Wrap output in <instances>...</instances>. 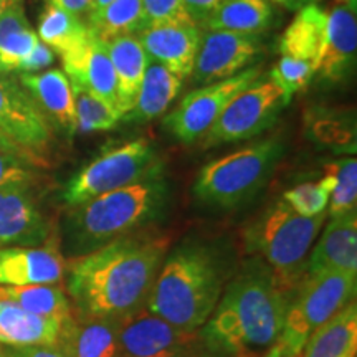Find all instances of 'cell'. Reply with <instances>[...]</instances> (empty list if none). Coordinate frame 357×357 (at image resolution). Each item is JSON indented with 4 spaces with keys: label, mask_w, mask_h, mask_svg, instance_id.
<instances>
[{
    "label": "cell",
    "mask_w": 357,
    "mask_h": 357,
    "mask_svg": "<svg viewBox=\"0 0 357 357\" xmlns=\"http://www.w3.org/2000/svg\"><path fill=\"white\" fill-rule=\"evenodd\" d=\"M167 252L166 235L142 230L77 257L65 270L71 305L79 314L126 318L146 306Z\"/></svg>",
    "instance_id": "cell-1"
},
{
    "label": "cell",
    "mask_w": 357,
    "mask_h": 357,
    "mask_svg": "<svg viewBox=\"0 0 357 357\" xmlns=\"http://www.w3.org/2000/svg\"><path fill=\"white\" fill-rule=\"evenodd\" d=\"M293 291L280 284L258 257L245 261L227 281L215 310L200 333L220 357H257L278 341Z\"/></svg>",
    "instance_id": "cell-2"
},
{
    "label": "cell",
    "mask_w": 357,
    "mask_h": 357,
    "mask_svg": "<svg viewBox=\"0 0 357 357\" xmlns=\"http://www.w3.org/2000/svg\"><path fill=\"white\" fill-rule=\"evenodd\" d=\"M230 276V261L217 245L185 242L167 252L146 307L185 331L207 323Z\"/></svg>",
    "instance_id": "cell-3"
},
{
    "label": "cell",
    "mask_w": 357,
    "mask_h": 357,
    "mask_svg": "<svg viewBox=\"0 0 357 357\" xmlns=\"http://www.w3.org/2000/svg\"><path fill=\"white\" fill-rule=\"evenodd\" d=\"M171 185L166 176L108 192L78 207L68 218V247L84 255L116 238L146 230L166 215Z\"/></svg>",
    "instance_id": "cell-4"
},
{
    "label": "cell",
    "mask_w": 357,
    "mask_h": 357,
    "mask_svg": "<svg viewBox=\"0 0 357 357\" xmlns=\"http://www.w3.org/2000/svg\"><path fill=\"white\" fill-rule=\"evenodd\" d=\"M326 217H303L280 199L247 227L245 245L273 270L281 287L293 291L306 275L307 257Z\"/></svg>",
    "instance_id": "cell-5"
},
{
    "label": "cell",
    "mask_w": 357,
    "mask_h": 357,
    "mask_svg": "<svg viewBox=\"0 0 357 357\" xmlns=\"http://www.w3.org/2000/svg\"><path fill=\"white\" fill-rule=\"evenodd\" d=\"M284 154V142L273 136L212 160L194 182L199 202L217 208H235L260 192Z\"/></svg>",
    "instance_id": "cell-6"
},
{
    "label": "cell",
    "mask_w": 357,
    "mask_h": 357,
    "mask_svg": "<svg viewBox=\"0 0 357 357\" xmlns=\"http://www.w3.org/2000/svg\"><path fill=\"white\" fill-rule=\"evenodd\" d=\"M357 275L342 271L305 275L289 298L284 324L273 346L281 357H300L311 334L354 301Z\"/></svg>",
    "instance_id": "cell-7"
},
{
    "label": "cell",
    "mask_w": 357,
    "mask_h": 357,
    "mask_svg": "<svg viewBox=\"0 0 357 357\" xmlns=\"http://www.w3.org/2000/svg\"><path fill=\"white\" fill-rule=\"evenodd\" d=\"M164 160L146 137L109 147L79 169L65 185L63 202L71 208L108 192L164 176Z\"/></svg>",
    "instance_id": "cell-8"
},
{
    "label": "cell",
    "mask_w": 357,
    "mask_h": 357,
    "mask_svg": "<svg viewBox=\"0 0 357 357\" xmlns=\"http://www.w3.org/2000/svg\"><path fill=\"white\" fill-rule=\"evenodd\" d=\"M288 105L283 91L270 78L260 77L229 102L202 137V146L213 147L252 139L273 126Z\"/></svg>",
    "instance_id": "cell-9"
},
{
    "label": "cell",
    "mask_w": 357,
    "mask_h": 357,
    "mask_svg": "<svg viewBox=\"0 0 357 357\" xmlns=\"http://www.w3.org/2000/svg\"><path fill=\"white\" fill-rule=\"evenodd\" d=\"M260 77V66H248L235 77L195 89L164 118V128L184 144L202 141L229 102Z\"/></svg>",
    "instance_id": "cell-10"
},
{
    "label": "cell",
    "mask_w": 357,
    "mask_h": 357,
    "mask_svg": "<svg viewBox=\"0 0 357 357\" xmlns=\"http://www.w3.org/2000/svg\"><path fill=\"white\" fill-rule=\"evenodd\" d=\"M52 128L22 84L0 73V147L43 166Z\"/></svg>",
    "instance_id": "cell-11"
},
{
    "label": "cell",
    "mask_w": 357,
    "mask_h": 357,
    "mask_svg": "<svg viewBox=\"0 0 357 357\" xmlns=\"http://www.w3.org/2000/svg\"><path fill=\"white\" fill-rule=\"evenodd\" d=\"M123 357H220L200 333L177 328L147 307L121 321Z\"/></svg>",
    "instance_id": "cell-12"
},
{
    "label": "cell",
    "mask_w": 357,
    "mask_h": 357,
    "mask_svg": "<svg viewBox=\"0 0 357 357\" xmlns=\"http://www.w3.org/2000/svg\"><path fill=\"white\" fill-rule=\"evenodd\" d=\"M260 53L258 37L231 32H204L195 56L192 82L211 84L248 68Z\"/></svg>",
    "instance_id": "cell-13"
},
{
    "label": "cell",
    "mask_w": 357,
    "mask_h": 357,
    "mask_svg": "<svg viewBox=\"0 0 357 357\" xmlns=\"http://www.w3.org/2000/svg\"><path fill=\"white\" fill-rule=\"evenodd\" d=\"M50 236V223L30 187L0 189V248L40 247Z\"/></svg>",
    "instance_id": "cell-14"
},
{
    "label": "cell",
    "mask_w": 357,
    "mask_h": 357,
    "mask_svg": "<svg viewBox=\"0 0 357 357\" xmlns=\"http://www.w3.org/2000/svg\"><path fill=\"white\" fill-rule=\"evenodd\" d=\"M137 38L149 60L166 66L178 78L190 77L202 38L199 25L149 24L137 33Z\"/></svg>",
    "instance_id": "cell-15"
},
{
    "label": "cell",
    "mask_w": 357,
    "mask_h": 357,
    "mask_svg": "<svg viewBox=\"0 0 357 357\" xmlns=\"http://www.w3.org/2000/svg\"><path fill=\"white\" fill-rule=\"evenodd\" d=\"M65 270V258L53 247L0 248V287L58 284Z\"/></svg>",
    "instance_id": "cell-16"
},
{
    "label": "cell",
    "mask_w": 357,
    "mask_h": 357,
    "mask_svg": "<svg viewBox=\"0 0 357 357\" xmlns=\"http://www.w3.org/2000/svg\"><path fill=\"white\" fill-rule=\"evenodd\" d=\"M20 84L50 128L58 129L68 137L77 134L73 88L65 71L47 70L42 73H22Z\"/></svg>",
    "instance_id": "cell-17"
},
{
    "label": "cell",
    "mask_w": 357,
    "mask_h": 357,
    "mask_svg": "<svg viewBox=\"0 0 357 357\" xmlns=\"http://www.w3.org/2000/svg\"><path fill=\"white\" fill-rule=\"evenodd\" d=\"M121 321L78 312L61 324L56 344L68 357H123Z\"/></svg>",
    "instance_id": "cell-18"
},
{
    "label": "cell",
    "mask_w": 357,
    "mask_h": 357,
    "mask_svg": "<svg viewBox=\"0 0 357 357\" xmlns=\"http://www.w3.org/2000/svg\"><path fill=\"white\" fill-rule=\"evenodd\" d=\"M357 58V22L354 8L342 6L328 12V33L318 73L326 83L339 84L354 73Z\"/></svg>",
    "instance_id": "cell-19"
},
{
    "label": "cell",
    "mask_w": 357,
    "mask_h": 357,
    "mask_svg": "<svg viewBox=\"0 0 357 357\" xmlns=\"http://www.w3.org/2000/svg\"><path fill=\"white\" fill-rule=\"evenodd\" d=\"M311 252L306 275L324 271L357 275V212L331 218Z\"/></svg>",
    "instance_id": "cell-20"
},
{
    "label": "cell",
    "mask_w": 357,
    "mask_h": 357,
    "mask_svg": "<svg viewBox=\"0 0 357 357\" xmlns=\"http://www.w3.org/2000/svg\"><path fill=\"white\" fill-rule=\"evenodd\" d=\"M63 71L70 82L86 88L93 95L100 96L108 105L118 109L116 105V77L111 63L108 43L98 40L95 35L78 50L61 56Z\"/></svg>",
    "instance_id": "cell-21"
},
{
    "label": "cell",
    "mask_w": 357,
    "mask_h": 357,
    "mask_svg": "<svg viewBox=\"0 0 357 357\" xmlns=\"http://www.w3.org/2000/svg\"><path fill=\"white\" fill-rule=\"evenodd\" d=\"M326 33H328V12L318 3L310 2L300 10L281 35L278 50L281 56L312 63L319 68L323 56Z\"/></svg>",
    "instance_id": "cell-22"
},
{
    "label": "cell",
    "mask_w": 357,
    "mask_h": 357,
    "mask_svg": "<svg viewBox=\"0 0 357 357\" xmlns=\"http://www.w3.org/2000/svg\"><path fill=\"white\" fill-rule=\"evenodd\" d=\"M108 52L116 77V105L121 118H124L136 102L142 78L151 60L137 35H126L111 40Z\"/></svg>",
    "instance_id": "cell-23"
},
{
    "label": "cell",
    "mask_w": 357,
    "mask_h": 357,
    "mask_svg": "<svg viewBox=\"0 0 357 357\" xmlns=\"http://www.w3.org/2000/svg\"><path fill=\"white\" fill-rule=\"evenodd\" d=\"M60 334L61 324L58 321L32 314L0 294V344L2 346L56 344Z\"/></svg>",
    "instance_id": "cell-24"
},
{
    "label": "cell",
    "mask_w": 357,
    "mask_h": 357,
    "mask_svg": "<svg viewBox=\"0 0 357 357\" xmlns=\"http://www.w3.org/2000/svg\"><path fill=\"white\" fill-rule=\"evenodd\" d=\"M182 84L184 79L174 75L166 66L149 61L136 102L123 121L142 124L160 118L176 101L178 93L182 91Z\"/></svg>",
    "instance_id": "cell-25"
},
{
    "label": "cell",
    "mask_w": 357,
    "mask_h": 357,
    "mask_svg": "<svg viewBox=\"0 0 357 357\" xmlns=\"http://www.w3.org/2000/svg\"><path fill=\"white\" fill-rule=\"evenodd\" d=\"M357 306L354 301L337 311L328 323L316 329L303 347L300 357H356Z\"/></svg>",
    "instance_id": "cell-26"
},
{
    "label": "cell",
    "mask_w": 357,
    "mask_h": 357,
    "mask_svg": "<svg viewBox=\"0 0 357 357\" xmlns=\"http://www.w3.org/2000/svg\"><path fill=\"white\" fill-rule=\"evenodd\" d=\"M40 38L26 19L24 0H12L0 15V73L19 71Z\"/></svg>",
    "instance_id": "cell-27"
},
{
    "label": "cell",
    "mask_w": 357,
    "mask_h": 357,
    "mask_svg": "<svg viewBox=\"0 0 357 357\" xmlns=\"http://www.w3.org/2000/svg\"><path fill=\"white\" fill-rule=\"evenodd\" d=\"M273 24V8L268 0H225L204 22L205 32H231L240 35L265 33Z\"/></svg>",
    "instance_id": "cell-28"
},
{
    "label": "cell",
    "mask_w": 357,
    "mask_h": 357,
    "mask_svg": "<svg viewBox=\"0 0 357 357\" xmlns=\"http://www.w3.org/2000/svg\"><path fill=\"white\" fill-rule=\"evenodd\" d=\"M37 35L40 42L63 56L83 47L91 37V32L83 17L47 3L40 15Z\"/></svg>",
    "instance_id": "cell-29"
},
{
    "label": "cell",
    "mask_w": 357,
    "mask_h": 357,
    "mask_svg": "<svg viewBox=\"0 0 357 357\" xmlns=\"http://www.w3.org/2000/svg\"><path fill=\"white\" fill-rule=\"evenodd\" d=\"M0 294L17 303L25 311L65 324L71 316V301L56 284H29V287H0Z\"/></svg>",
    "instance_id": "cell-30"
},
{
    "label": "cell",
    "mask_w": 357,
    "mask_h": 357,
    "mask_svg": "<svg viewBox=\"0 0 357 357\" xmlns=\"http://www.w3.org/2000/svg\"><path fill=\"white\" fill-rule=\"evenodd\" d=\"M89 32L101 42L137 35L146 26L142 0H113L96 15L86 19Z\"/></svg>",
    "instance_id": "cell-31"
},
{
    "label": "cell",
    "mask_w": 357,
    "mask_h": 357,
    "mask_svg": "<svg viewBox=\"0 0 357 357\" xmlns=\"http://www.w3.org/2000/svg\"><path fill=\"white\" fill-rule=\"evenodd\" d=\"M77 111V132H105L111 131L123 121L119 111L108 105L100 96L93 95L86 88L71 82Z\"/></svg>",
    "instance_id": "cell-32"
},
{
    "label": "cell",
    "mask_w": 357,
    "mask_h": 357,
    "mask_svg": "<svg viewBox=\"0 0 357 357\" xmlns=\"http://www.w3.org/2000/svg\"><path fill=\"white\" fill-rule=\"evenodd\" d=\"M328 174L334 177V187L329 199V217L357 212V159L344 158L328 164Z\"/></svg>",
    "instance_id": "cell-33"
},
{
    "label": "cell",
    "mask_w": 357,
    "mask_h": 357,
    "mask_svg": "<svg viewBox=\"0 0 357 357\" xmlns=\"http://www.w3.org/2000/svg\"><path fill=\"white\" fill-rule=\"evenodd\" d=\"M333 187L334 177L328 174L318 182H305V184L293 187L284 192L281 199L303 217H318L328 213Z\"/></svg>",
    "instance_id": "cell-34"
},
{
    "label": "cell",
    "mask_w": 357,
    "mask_h": 357,
    "mask_svg": "<svg viewBox=\"0 0 357 357\" xmlns=\"http://www.w3.org/2000/svg\"><path fill=\"white\" fill-rule=\"evenodd\" d=\"M316 73H318V68L312 63L296 60V58L281 56L271 70L270 79L283 91L289 102L296 93L303 91L311 83Z\"/></svg>",
    "instance_id": "cell-35"
},
{
    "label": "cell",
    "mask_w": 357,
    "mask_h": 357,
    "mask_svg": "<svg viewBox=\"0 0 357 357\" xmlns=\"http://www.w3.org/2000/svg\"><path fill=\"white\" fill-rule=\"evenodd\" d=\"M37 167L29 159L0 147V189L32 187L37 181Z\"/></svg>",
    "instance_id": "cell-36"
},
{
    "label": "cell",
    "mask_w": 357,
    "mask_h": 357,
    "mask_svg": "<svg viewBox=\"0 0 357 357\" xmlns=\"http://www.w3.org/2000/svg\"><path fill=\"white\" fill-rule=\"evenodd\" d=\"M146 25L149 24H187L197 25L187 13L182 0H142Z\"/></svg>",
    "instance_id": "cell-37"
},
{
    "label": "cell",
    "mask_w": 357,
    "mask_h": 357,
    "mask_svg": "<svg viewBox=\"0 0 357 357\" xmlns=\"http://www.w3.org/2000/svg\"><path fill=\"white\" fill-rule=\"evenodd\" d=\"M3 357H68L58 344L3 346Z\"/></svg>",
    "instance_id": "cell-38"
},
{
    "label": "cell",
    "mask_w": 357,
    "mask_h": 357,
    "mask_svg": "<svg viewBox=\"0 0 357 357\" xmlns=\"http://www.w3.org/2000/svg\"><path fill=\"white\" fill-rule=\"evenodd\" d=\"M53 60H55V53H53L52 48L40 42L37 48L25 58L19 71L20 73H40L42 70L48 68L53 63Z\"/></svg>",
    "instance_id": "cell-39"
},
{
    "label": "cell",
    "mask_w": 357,
    "mask_h": 357,
    "mask_svg": "<svg viewBox=\"0 0 357 357\" xmlns=\"http://www.w3.org/2000/svg\"><path fill=\"white\" fill-rule=\"evenodd\" d=\"M182 2H184L185 10L192 17V20H194L199 26H202L204 22L207 20L208 17L225 2V0H182Z\"/></svg>",
    "instance_id": "cell-40"
},
{
    "label": "cell",
    "mask_w": 357,
    "mask_h": 357,
    "mask_svg": "<svg viewBox=\"0 0 357 357\" xmlns=\"http://www.w3.org/2000/svg\"><path fill=\"white\" fill-rule=\"evenodd\" d=\"M48 3L58 8H63L70 13H75L78 17H83V19H86L89 7H91V0H48Z\"/></svg>",
    "instance_id": "cell-41"
},
{
    "label": "cell",
    "mask_w": 357,
    "mask_h": 357,
    "mask_svg": "<svg viewBox=\"0 0 357 357\" xmlns=\"http://www.w3.org/2000/svg\"><path fill=\"white\" fill-rule=\"evenodd\" d=\"M268 2L278 3V6L288 8V10H300L301 7H305L306 3L312 2V0H268Z\"/></svg>",
    "instance_id": "cell-42"
},
{
    "label": "cell",
    "mask_w": 357,
    "mask_h": 357,
    "mask_svg": "<svg viewBox=\"0 0 357 357\" xmlns=\"http://www.w3.org/2000/svg\"><path fill=\"white\" fill-rule=\"evenodd\" d=\"M111 2H113V0H91V7H89V12H88L86 19H88V17L96 15V13L101 12L106 6H109ZM86 19H84V20H86Z\"/></svg>",
    "instance_id": "cell-43"
},
{
    "label": "cell",
    "mask_w": 357,
    "mask_h": 357,
    "mask_svg": "<svg viewBox=\"0 0 357 357\" xmlns=\"http://www.w3.org/2000/svg\"><path fill=\"white\" fill-rule=\"evenodd\" d=\"M336 2L342 3V6H347V7L354 8V10H356V2H357V0H336Z\"/></svg>",
    "instance_id": "cell-44"
},
{
    "label": "cell",
    "mask_w": 357,
    "mask_h": 357,
    "mask_svg": "<svg viewBox=\"0 0 357 357\" xmlns=\"http://www.w3.org/2000/svg\"><path fill=\"white\" fill-rule=\"evenodd\" d=\"M10 2H12V0H0V15H2L3 10H6L7 6H8V3H10Z\"/></svg>",
    "instance_id": "cell-45"
},
{
    "label": "cell",
    "mask_w": 357,
    "mask_h": 357,
    "mask_svg": "<svg viewBox=\"0 0 357 357\" xmlns=\"http://www.w3.org/2000/svg\"><path fill=\"white\" fill-rule=\"evenodd\" d=\"M263 357H281V356H278V354H276V352H273V351H270V352H268V354H265Z\"/></svg>",
    "instance_id": "cell-46"
},
{
    "label": "cell",
    "mask_w": 357,
    "mask_h": 357,
    "mask_svg": "<svg viewBox=\"0 0 357 357\" xmlns=\"http://www.w3.org/2000/svg\"><path fill=\"white\" fill-rule=\"evenodd\" d=\"M0 357H3V346L0 344Z\"/></svg>",
    "instance_id": "cell-47"
}]
</instances>
